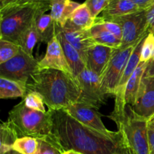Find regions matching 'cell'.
Instances as JSON below:
<instances>
[{
  "label": "cell",
  "instance_id": "1",
  "mask_svg": "<svg viewBox=\"0 0 154 154\" xmlns=\"http://www.w3.org/2000/svg\"><path fill=\"white\" fill-rule=\"evenodd\" d=\"M51 111L54 141L63 152L81 154H117L124 136L113 139L84 126L64 109Z\"/></svg>",
  "mask_w": 154,
  "mask_h": 154
},
{
  "label": "cell",
  "instance_id": "2",
  "mask_svg": "<svg viewBox=\"0 0 154 154\" xmlns=\"http://www.w3.org/2000/svg\"><path fill=\"white\" fill-rule=\"evenodd\" d=\"M26 89L27 91L38 93L45 105L52 111L66 109L78 102L81 96L78 80L56 69H39L33 73L27 82Z\"/></svg>",
  "mask_w": 154,
  "mask_h": 154
},
{
  "label": "cell",
  "instance_id": "3",
  "mask_svg": "<svg viewBox=\"0 0 154 154\" xmlns=\"http://www.w3.org/2000/svg\"><path fill=\"white\" fill-rule=\"evenodd\" d=\"M8 121L16 129L19 138L29 136L54 142L51 110L41 112L30 109L22 100L9 111Z\"/></svg>",
  "mask_w": 154,
  "mask_h": 154
},
{
  "label": "cell",
  "instance_id": "4",
  "mask_svg": "<svg viewBox=\"0 0 154 154\" xmlns=\"http://www.w3.org/2000/svg\"><path fill=\"white\" fill-rule=\"evenodd\" d=\"M49 10L48 8L32 5L0 8V40L18 45L22 35L34 23L37 17Z\"/></svg>",
  "mask_w": 154,
  "mask_h": 154
},
{
  "label": "cell",
  "instance_id": "5",
  "mask_svg": "<svg viewBox=\"0 0 154 154\" xmlns=\"http://www.w3.org/2000/svg\"><path fill=\"white\" fill-rule=\"evenodd\" d=\"M117 126L133 154H150L147 118L137 114L127 105L124 119Z\"/></svg>",
  "mask_w": 154,
  "mask_h": 154
},
{
  "label": "cell",
  "instance_id": "6",
  "mask_svg": "<svg viewBox=\"0 0 154 154\" xmlns=\"http://www.w3.org/2000/svg\"><path fill=\"white\" fill-rule=\"evenodd\" d=\"M138 43L126 48L115 50L109 63L100 76L101 87L106 96L112 95L114 96L129 57Z\"/></svg>",
  "mask_w": 154,
  "mask_h": 154
},
{
  "label": "cell",
  "instance_id": "7",
  "mask_svg": "<svg viewBox=\"0 0 154 154\" xmlns=\"http://www.w3.org/2000/svg\"><path fill=\"white\" fill-rule=\"evenodd\" d=\"M109 21H114L122 30V45L120 48H126L138 43L149 32L147 29L145 10L119 17Z\"/></svg>",
  "mask_w": 154,
  "mask_h": 154
},
{
  "label": "cell",
  "instance_id": "8",
  "mask_svg": "<svg viewBox=\"0 0 154 154\" xmlns=\"http://www.w3.org/2000/svg\"><path fill=\"white\" fill-rule=\"evenodd\" d=\"M38 62L21 49L17 55L0 64V77L27 84L32 75L38 70Z\"/></svg>",
  "mask_w": 154,
  "mask_h": 154
},
{
  "label": "cell",
  "instance_id": "9",
  "mask_svg": "<svg viewBox=\"0 0 154 154\" xmlns=\"http://www.w3.org/2000/svg\"><path fill=\"white\" fill-rule=\"evenodd\" d=\"M81 89L79 103L98 110L105 103L106 95L101 87L100 77L86 68L77 78Z\"/></svg>",
  "mask_w": 154,
  "mask_h": 154
},
{
  "label": "cell",
  "instance_id": "10",
  "mask_svg": "<svg viewBox=\"0 0 154 154\" xmlns=\"http://www.w3.org/2000/svg\"><path fill=\"white\" fill-rule=\"evenodd\" d=\"M64 110L84 126L91 128L108 138L118 139L123 136V133L120 131L112 132L108 130L102 122L101 114L95 108L77 102Z\"/></svg>",
  "mask_w": 154,
  "mask_h": 154
},
{
  "label": "cell",
  "instance_id": "11",
  "mask_svg": "<svg viewBox=\"0 0 154 154\" xmlns=\"http://www.w3.org/2000/svg\"><path fill=\"white\" fill-rule=\"evenodd\" d=\"M39 69H56L74 76L57 36L47 45L45 57L38 62Z\"/></svg>",
  "mask_w": 154,
  "mask_h": 154
},
{
  "label": "cell",
  "instance_id": "12",
  "mask_svg": "<svg viewBox=\"0 0 154 154\" xmlns=\"http://www.w3.org/2000/svg\"><path fill=\"white\" fill-rule=\"evenodd\" d=\"M56 24L66 41L79 52L80 55L85 62L87 51L89 48L94 44L90 37V30L78 28L69 20L65 24L64 26H60L59 24Z\"/></svg>",
  "mask_w": 154,
  "mask_h": 154
},
{
  "label": "cell",
  "instance_id": "13",
  "mask_svg": "<svg viewBox=\"0 0 154 154\" xmlns=\"http://www.w3.org/2000/svg\"><path fill=\"white\" fill-rule=\"evenodd\" d=\"M132 110L148 120L154 115V78L143 77L141 88Z\"/></svg>",
  "mask_w": 154,
  "mask_h": 154
},
{
  "label": "cell",
  "instance_id": "14",
  "mask_svg": "<svg viewBox=\"0 0 154 154\" xmlns=\"http://www.w3.org/2000/svg\"><path fill=\"white\" fill-rule=\"evenodd\" d=\"M115 50L110 47L93 44L87 51L86 67L100 77Z\"/></svg>",
  "mask_w": 154,
  "mask_h": 154
},
{
  "label": "cell",
  "instance_id": "15",
  "mask_svg": "<svg viewBox=\"0 0 154 154\" xmlns=\"http://www.w3.org/2000/svg\"><path fill=\"white\" fill-rule=\"evenodd\" d=\"M56 36L61 45L65 57H66L68 64L72 70V74L77 79L78 75L87 68L85 62L80 55L79 52L66 41L57 24H56Z\"/></svg>",
  "mask_w": 154,
  "mask_h": 154
},
{
  "label": "cell",
  "instance_id": "16",
  "mask_svg": "<svg viewBox=\"0 0 154 154\" xmlns=\"http://www.w3.org/2000/svg\"><path fill=\"white\" fill-rule=\"evenodd\" d=\"M80 3L72 0H52L51 4V16L53 20L60 26H64Z\"/></svg>",
  "mask_w": 154,
  "mask_h": 154
},
{
  "label": "cell",
  "instance_id": "17",
  "mask_svg": "<svg viewBox=\"0 0 154 154\" xmlns=\"http://www.w3.org/2000/svg\"><path fill=\"white\" fill-rule=\"evenodd\" d=\"M139 11H141V9L132 0H111L109 5L102 11L100 17L105 20H111Z\"/></svg>",
  "mask_w": 154,
  "mask_h": 154
},
{
  "label": "cell",
  "instance_id": "18",
  "mask_svg": "<svg viewBox=\"0 0 154 154\" xmlns=\"http://www.w3.org/2000/svg\"><path fill=\"white\" fill-rule=\"evenodd\" d=\"M147 64L148 63L141 62L126 84V90H125V102L127 105L133 106L136 102Z\"/></svg>",
  "mask_w": 154,
  "mask_h": 154
},
{
  "label": "cell",
  "instance_id": "19",
  "mask_svg": "<svg viewBox=\"0 0 154 154\" xmlns=\"http://www.w3.org/2000/svg\"><path fill=\"white\" fill-rule=\"evenodd\" d=\"M90 34L94 44L110 47L114 49H120L121 47V40L105 29L96 21L93 26L90 29Z\"/></svg>",
  "mask_w": 154,
  "mask_h": 154
},
{
  "label": "cell",
  "instance_id": "20",
  "mask_svg": "<svg viewBox=\"0 0 154 154\" xmlns=\"http://www.w3.org/2000/svg\"><path fill=\"white\" fill-rule=\"evenodd\" d=\"M26 84L0 77V98L2 99H17L26 96Z\"/></svg>",
  "mask_w": 154,
  "mask_h": 154
},
{
  "label": "cell",
  "instance_id": "21",
  "mask_svg": "<svg viewBox=\"0 0 154 154\" xmlns=\"http://www.w3.org/2000/svg\"><path fill=\"white\" fill-rule=\"evenodd\" d=\"M35 24L39 36V42L48 45L56 36V23L53 20L51 14L38 15Z\"/></svg>",
  "mask_w": 154,
  "mask_h": 154
},
{
  "label": "cell",
  "instance_id": "22",
  "mask_svg": "<svg viewBox=\"0 0 154 154\" xmlns=\"http://www.w3.org/2000/svg\"><path fill=\"white\" fill-rule=\"evenodd\" d=\"M19 138L16 129L10 121L2 122L0 126V154H8L13 151L12 147Z\"/></svg>",
  "mask_w": 154,
  "mask_h": 154
},
{
  "label": "cell",
  "instance_id": "23",
  "mask_svg": "<svg viewBox=\"0 0 154 154\" xmlns=\"http://www.w3.org/2000/svg\"><path fill=\"white\" fill-rule=\"evenodd\" d=\"M74 26L84 30H90L95 24L96 19L93 17L85 3L80 5L71 15L69 20Z\"/></svg>",
  "mask_w": 154,
  "mask_h": 154
},
{
  "label": "cell",
  "instance_id": "24",
  "mask_svg": "<svg viewBox=\"0 0 154 154\" xmlns=\"http://www.w3.org/2000/svg\"><path fill=\"white\" fill-rule=\"evenodd\" d=\"M39 42V36L36 29L35 24L34 23L22 35L18 45L20 46L21 49L30 56H33V49L36 44Z\"/></svg>",
  "mask_w": 154,
  "mask_h": 154
},
{
  "label": "cell",
  "instance_id": "25",
  "mask_svg": "<svg viewBox=\"0 0 154 154\" xmlns=\"http://www.w3.org/2000/svg\"><path fill=\"white\" fill-rule=\"evenodd\" d=\"M38 147V140L29 136L21 137L14 144L12 150L19 154H35Z\"/></svg>",
  "mask_w": 154,
  "mask_h": 154
},
{
  "label": "cell",
  "instance_id": "26",
  "mask_svg": "<svg viewBox=\"0 0 154 154\" xmlns=\"http://www.w3.org/2000/svg\"><path fill=\"white\" fill-rule=\"evenodd\" d=\"M21 48L19 45L7 40H0V64L6 63L17 55Z\"/></svg>",
  "mask_w": 154,
  "mask_h": 154
},
{
  "label": "cell",
  "instance_id": "27",
  "mask_svg": "<svg viewBox=\"0 0 154 154\" xmlns=\"http://www.w3.org/2000/svg\"><path fill=\"white\" fill-rule=\"evenodd\" d=\"M23 102H24V105L30 109L46 112L43 98L37 92L27 91L26 96L23 99Z\"/></svg>",
  "mask_w": 154,
  "mask_h": 154
},
{
  "label": "cell",
  "instance_id": "28",
  "mask_svg": "<svg viewBox=\"0 0 154 154\" xmlns=\"http://www.w3.org/2000/svg\"><path fill=\"white\" fill-rule=\"evenodd\" d=\"M154 58V34L149 33L144 38L141 48V62L148 63Z\"/></svg>",
  "mask_w": 154,
  "mask_h": 154
},
{
  "label": "cell",
  "instance_id": "29",
  "mask_svg": "<svg viewBox=\"0 0 154 154\" xmlns=\"http://www.w3.org/2000/svg\"><path fill=\"white\" fill-rule=\"evenodd\" d=\"M110 1L111 0H86L84 3L90 10L93 17L96 19L98 15L102 13V11L109 5Z\"/></svg>",
  "mask_w": 154,
  "mask_h": 154
},
{
  "label": "cell",
  "instance_id": "30",
  "mask_svg": "<svg viewBox=\"0 0 154 154\" xmlns=\"http://www.w3.org/2000/svg\"><path fill=\"white\" fill-rule=\"evenodd\" d=\"M38 140V147L35 154H62L63 150L58 145L48 140Z\"/></svg>",
  "mask_w": 154,
  "mask_h": 154
},
{
  "label": "cell",
  "instance_id": "31",
  "mask_svg": "<svg viewBox=\"0 0 154 154\" xmlns=\"http://www.w3.org/2000/svg\"><path fill=\"white\" fill-rule=\"evenodd\" d=\"M96 22L100 24L105 29L114 35L117 38L122 40V30L120 26L117 23L114 21L105 20L101 17H97L96 19Z\"/></svg>",
  "mask_w": 154,
  "mask_h": 154
},
{
  "label": "cell",
  "instance_id": "32",
  "mask_svg": "<svg viewBox=\"0 0 154 154\" xmlns=\"http://www.w3.org/2000/svg\"><path fill=\"white\" fill-rule=\"evenodd\" d=\"M51 1L52 0H13V2L7 6H18L32 5H38L41 6V7L48 8L51 9ZM7 6H5V7H7Z\"/></svg>",
  "mask_w": 154,
  "mask_h": 154
},
{
  "label": "cell",
  "instance_id": "33",
  "mask_svg": "<svg viewBox=\"0 0 154 154\" xmlns=\"http://www.w3.org/2000/svg\"><path fill=\"white\" fill-rule=\"evenodd\" d=\"M147 19V29L149 33L154 34V3L145 9Z\"/></svg>",
  "mask_w": 154,
  "mask_h": 154
},
{
  "label": "cell",
  "instance_id": "34",
  "mask_svg": "<svg viewBox=\"0 0 154 154\" xmlns=\"http://www.w3.org/2000/svg\"><path fill=\"white\" fill-rule=\"evenodd\" d=\"M141 10H145L154 3V0H132Z\"/></svg>",
  "mask_w": 154,
  "mask_h": 154
},
{
  "label": "cell",
  "instance_id": "35",
  "mask_svg": "<svg viewBox=\"0 0 154 154\" xmlns=\"http://www.w3.org/2000/svg\"><path fill=\"white\" fill-rule=\"evenodd\" d=\"M144 78H154V58L148 62L144 74Z\"/></svg>",
  "mask_w": 154,
  "mask_h": 154
},
{
  "label": "cell",
  "instance_id": "36",
  "mask_svg": "<svg viewBox=\"0 0 154 154\" xmlns=\"http://www.w3.org/2000/svg\"><path fill=\"white\" fill-rule=\"evenodd\" d=\"M123 136H124V135H123ZM117 154H133L132 151L131 150V149L129 148V147L128 146L127 143H126V139H125V137H124V140H123V143H122V144L120 145V148H119Z\"/></svg>",
  "mask_w": 154,
  "mask_h": 154
},
{
  "label": "cell",
  "instance_id": "37",
  "mask_svg": "<svg viewBox=\"0 0 154 154\" xmlns=\"http://www.w3.org/2000/svg\"><path fill=\"white\" fill-rule=\"evenodd\" d=\"M148 141H149V153L154 154V132L148 129Z\"/></svg>",
  "mask_w": 154,
  "mask_h": 154
},
{
  "label": "cell",
  "instance_id": "38",
  "mask_svg": "<svg viewBox=\"0 0 154 154\" xmlns=\"http://www.w3.org/2000/svg\"><path fill=\"white\" fill-rule=\"evenodd\" d=\"M147 129L154 132V115L147 120Z\"/></svg>",
  "mask_w": 154,
  "mask_h": 154
},
{
  "label": "cell",
  "instance_id": "39",
  "mask_svg": "<svg viewBox=\"0 0 154 154\" xmlns=\"http://www.w3.org/2000/svg\"><path fill=\"white\" fill-rule=\"evenodd\" d=\"M13 2V0H0V8L8 5Z\"/></svg>",
  "mask_w": 154,
  "mask_h": 154
},
{
  "label": "cell",
  "instance_id": "40",
  "mask_svg": "<svg viewBox=\"0 0 154 154\" xmlns=\"http://www.w3.org/2000/svg\"><path fill=\"white\" fill-rule=\"evenodd\" d=\"M62 154H81V153H78V152L75 151V150H66V151L63 152Z\"/></svg>",
  "mask_w": 154,
  "mask_h": 154
},
{
  "label": "cell",
  "instance_id": "41",
  "mask_svg": "<svg viewBox=\"0 0 154 154\" xmlns=\"http://www.w3.org/2000/svg\"><path fill=\"white\" fill-rule=\"evenodd\" d=\"M8 154H18V153H16V152H14V151H11V152H10V153H8Z\"/></svg>",
  "mask_w": 154,
  "mask_h": 154
},
{
  "label": "cell",
  "instance_id": "42",
  "mask_svg": "<svg viewBox=\"0 0 154 154\" xmlns=\"http://www.w3.org/2000/svg\"><path fill=\"white\" fill-rule=\"evenodd\" d=\"M18 154H19V153H18Z\"/></svg>",
  "mask_w": 154,
  "mask_h": 154
}]
</instances>
